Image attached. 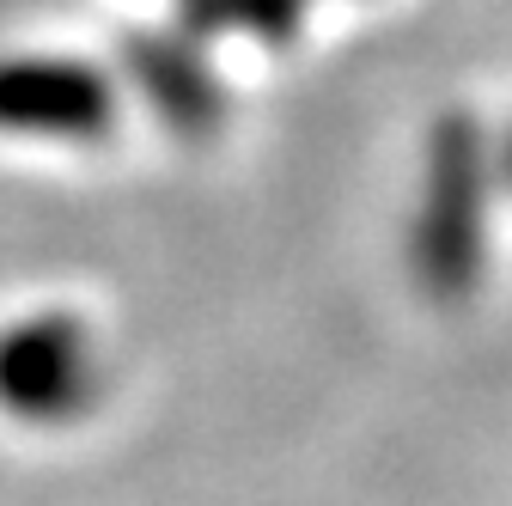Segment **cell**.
Instances as JSON below:
<instances>
[{"label":"cell","mask_w":512,"mask_h":506,"mask_svg":"<svg viewBox=\"0 0 512 506\" xmlns=\"http://www.w3.org/2000/svg\"><path fill=\"white\" fill-rule=\"evenodd\" d=\"M488 196H494V141L482 122L452 110L427 135L421 202L409 226V269L433 305H464L488 263Z\"/></svg>","instance_id":"6da1fadb"},{"label":"cell","mask_w":512,"mask_h":506,"mask_svg":"<svg viewBox=\"0 0 512 506\" xmlns=\"http://www.w3.org/2000/svg\"><path fill=\"white\" fill-rule=\"evenodd\" d=\"M104 391L98 342L68 311H43L0 336V409L25 421H74Z\"/></svg>","instance_id":"7a4b0ae2"},{"label":"cell","mask_w":512,"mask_h":506,"mask_svg":"<svg viewBox=\"0 0 512 506\" xmlns=\"http://www.w3.org/2000/svg\"><path fill=\"white\" fill-rule=\"evenodd\" d=\"M110 122H116V92L86 61H61V55H7L0 61V129L98 141Z\"/></svg>","instance_id":"3957f363"},{"label":"cell","mask_w":512,"mask_h":506,"mask_svg":"<svg viewBox=\"0 0 512 506\" xmlns=\"http://www.w3.org/2000/svg\"><path fill=\"white\" fill-rule=\"evenodd\" d=\"M128 49V74L147 92L153 116L165 122L171 135L183 141H202L226 122V98H220V80L202 61V43L183 37V31H135L122 43Z\"/></svg>","instance_id":"277c9868"},{"label":"cell","mask_w":512,"mask_h":506,"mask_svg":"<svg viewBox=\"0 0 512 506\" xmlns=\"http://www.w3.org/2000/svg\"><path fill=\"white\" fill-rule=\"evenodd\" d=\"M305 19V0H183V37H263L287 43Z\"/></svg>","instance_id":"5b68a950"},{"label":"cell","mask_w":512,"mask_h":506,"mask_svg":"<svg viewBox=\"0 0 512 506\" xmlns=\"http://www.w3.org/2000/svg\"><path fill=\"white\" fill-rule=\"evenodd\" d=\"M494 189H512V129H506V141L494 147Z\"/></svg>","instance_id":"8992f818"}]
</instances>
